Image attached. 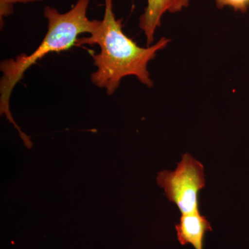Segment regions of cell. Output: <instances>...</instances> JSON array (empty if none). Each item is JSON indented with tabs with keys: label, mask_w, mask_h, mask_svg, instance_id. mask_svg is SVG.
I'll list each match as a JSON object with an SVG mask.
<instances>
[{
	"label": "cell",
	"mask_w": 249,
	"mask_h": 249,
	"mask_svg": "<svg viewBox=\"0 0 249 249\" xmlns=\"http://www.w3.org/2000/svg\"><path fill=\"white\" fill-rule=\"evenodd\" d=\"M105 14L101 24L89 37L77 40L76 46L98 45L99 53L93 55L97 70L91 75V83L112 95L124 77L134 76L148 88L153 86L147 70L157 52L166 48L170 39L161 37L150 47H141L123 31L122 20L115 17L114 0H104Z\"/></svg>",
	"instance_id": "6da1fadb"
},
{
	"label": "cell",
	"mask_w": 249,
	"mask_h": 249,
	"mask_svg": "<svg viewBox=\"0 0 249 249\" xmlns=\"http://www.w3.org/2000/svg\"><path fill=\"white\" fill-rule=\"evenodd\" d=\"M89 4V0H78L65 14H60L52 6H46L44 16L47 20V32L40 45L29 55L20 54L16 58L2 60L0 63L2 73L0 80V113L1 116L5 114L9 122L14 124L23 141L29 137L18 127L10 111L9 101L13 90L27 70L39 60L47 54L68 50L76 46L80 34L88 33L91 35L98 29L101 20L88 18Z\"/></svg>",
	"instance_id": "7a4b0ae2"
},
{
	"label": "cell",
	"mask_w": 249,
	"mask_h": 249,
	"mask_svg": "<svg viewBox=\"0 0 249 249\" xmlns=\"http://www.w3.org/2000/svg\"><path fill=\"white\" fill-rule=\"evenodd\" d=\"M157 183L181 214L199 210V192L206 184L204 166L189 154L183 155L176 170L159 173Z\"/></svg>",
	"instance_id": "3957f363"
},
{
	"label": "cell",
	"mask_w": 249,
	"mask_h": 249,
	"mask_svg": "<svg viewBox=\"0 0 249 249\" xmlns=\"http://www.w3.org/2000/svg\"><path fill=\"white\" fill-rule=\"evenodd\" d=\"M190 0H147V6L139 18V27L146 37L147 47L152 45L157 28L166 13L176 14L189 6Z\"/></svg>",
	"instance_id": "277c9868"
},
{
	"label": "cell",
	"mask_w": 249,
	"mask_h": 249,
	"mask_svg": "<svg viewBox=\"0 0 249 249\" xmlns=\"http://www.w3.org/2000/svg\"><path fill=\"white\" fill-rule=\"evenodd\" d=\"M177 235L181 245H191L195 249H204L206 232L212 231L211 223L196 210L191 213L181 214L175 226Z\"/></svg>",
	"instance_id": "5b68a950"
},
{
	"label": "cell",
	"mask_w": 249,
	"mask_h": 249,
	"mask_svg": "<svg viewBox=\"0 0 249 249\" xmlns=\"http://www.w3.org/2000/svg\"><path fill=\"white\" fill-rule=\"evenodd\" d=\"M218 9L231 8L235 11L245 13L249 9V0H214Z\"/></svg>",
	"instance_id": "8992f818"
},
{
	"label": "cell",
	"mask_w": 249,
	"mask_h": 249,
	"mask_svg": "<svg viewBox=\"0 0 249 249\" xmlns=\"http://www.w3.org/2000/svg\"><path fill=\"white\" fill-rule=\"evenodd\" d=\"M42 1V0H0V19L1 24L5 17L10 16L14 13V5L17 3L34 2V1Z\"/></svg>",
	"instance_id": "52a82bcc"
}]
</instances>
